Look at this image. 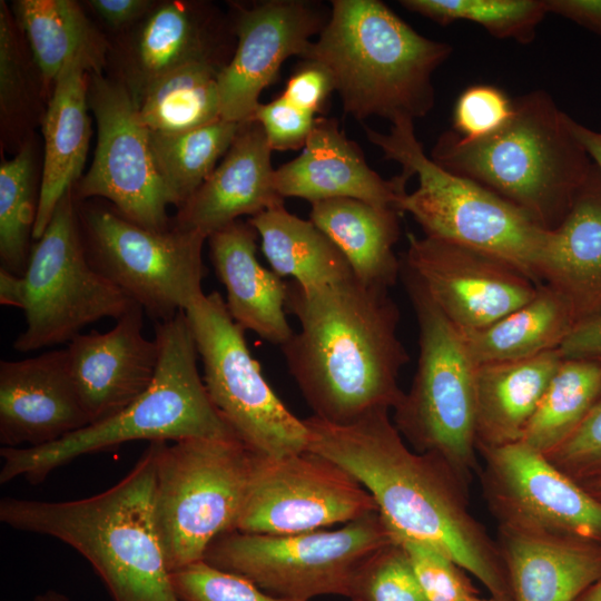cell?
<instances>
[{
	"instance_id": "cell-1",
	"label": "cell",
	"mask_w": 601,
	"mask_h": 601,
	"mask_svg": "<svg viewBox=\"0 0 601 601\" xmlns=\"http://www.w3.org/2000/svg\"><path fill=\"white\" fill-rule=\"evenodd\" d=\"M388 412L346 425L304 418L307 450L363 485L392 530L443 552L494 601H512L497 541L470 511V484L437 455L410 449Z\"/></svg>"
},
{
	"instance_id": "cell-2",
	"label": "cell",
	"mask_w": 601,
	"mask_h": 601,
	"mask_svg": "<svg viewBox=\"0 0 601 601\" xmlns=\"http://www.w3.org/2000/svg\"><path fill=\"white\" fill-rule=\"evenodd\" d=\"M286 311L300 329L280 348L314 416L346 425L398 404L404 393L398 375L410 356L388 289L354 275L309 287L292 282Z\"/></svg>"
},
{
	"instance_id": "cell-3",
	"label": "cell",
	"mask_w": 601,
	"mask_h": 601,
	"mask_svg": "<svg viewBox=\"0 0 601 601\" xmlns=\"http://www.w3.org/2000/svg\"><path fill=\"white\" fill-rule=\"evenodd\" d=\"M155 442L115 485L98 494L48 502L2 497L6 525L52 536L93 568L112 601H181L154 520Z\"/></svg>"
},
{
	"instance_id": "cell-4",
	"label": "cell",
	"mask_w": 601,
	"mask_h": 601,
	"mask_svg": "<svg viewBox=\"0 0 601 601\" xmlns=\"http://www.w3.org/2000/svg\"><path fill=\"white\" fill-rule=\"evenodd\" d=\"M572 122L549 93L535 90L513 100L510 120L496 132L466 140L446 130L430 157L553 230L593 167Z\"/></svg>"
},
{
	"instance_id": "cell-5",
	"label": "cell",
	"mask_w": 601,
	"mask_h": 601,
	"mask_svg": "<svg viewBox=\"0 0 601 601\" xmlns=\"http://www.w3.org/2000/svg\"><path fill=\"white\" fill-rule=\"evenodd\" d=\"M331 3L326 26L302 59L327 67L344 111L391 124L426 116L435 104L432 76L452 47L420 35L382 1Z\"/></svg>"
},
{
	"instance_id": "cell-6",
	"label": "cell",
	"mask_w": 601,
	"mask_h": 601,
	"mask_svg": "<svg viewBox=\"0 0 601 601\" xmlns=\"http://www.w3.org/2000/svg\"><path fill=\"white\" fill-rule=\"evenodd\" d=\"M155 339L159 363L146 392L117 415L56 442L36 447L2 446L0 483L23 476L37 484L75 459L137 440L237 437L214 406L200 377L199 355L186 313L155 322Z\"/></svg>"
},
{
	"instance_id": "cell-7",
	"label": "cell",
	"mask_w": 601,
	"mask_h": 601,
	"mask_svg": "<svg viewBox=\"0 0 601 601\" xmlns=\"http://www.w3.org/2000/svg\"><path fill=\"white\" fill-rule=\"evenodd\" d=\"M367 139L384 157L402 166L417 188L397 201L424 236L497 257L540 283V264L549 233L520 209L479 184L453 174L431 159L416 138L411 119L392 124L387 134L365 127Z\"/></svg>"
},
{
	"instance_id": "cell-8",
	"label": "cell",
	"mask_w": 601,
	"mask_h": 601,
	"mask_svg": "<svg viewBox=\"0 0 601 601\" xmlns=\"http://www.w3.org/2000/svg\"><path fill=\"white\" fill-rule=\"evenodd\" d=\"M400 277L416 316L420 351L411 387L393 408V423L414 451L437 455L471 484L480 467L476 365L459 329L403 264Z\"/></svg>"
},
{
	"instance_id": "cell-9",
	"label": "cell",
	"mask_w": 601,
	"mask_h": 601,
	"mask_svg": "<svg viewBox=\"0 0 601 601\" xmlns=\"http://www.w3.org/2000/svg\"><path fill=\"white\" fill-rule=\"evenodd\" d=\"M154 442V520L171 573L204 560L216 538L234 531L253 452L237 437Z\"/></svg>"
},
{
	"instance_id": "cell-10",
	"label": "cell",
	"mask_w": 601,
	"mask_h": 601,
	"mask_svg": "<svg viewBox=\"0 0 601 601\" xmlns=\"http://www.w3.org/2000/svg\"><path fill=\"white\" fill-rule=\"evenodd\" d=\"M392 541L388 524L375 511L334 530L226 532L210 543L204 561L277 597L304 601L322 595L348 598L361 566Z\"/></svg>"
},
{
	"instance_id": "cell-11",
	"label": "cell",
	"mask_w": 601,
	"mask_h": 601,
	"mask_svg": "<svg viewBox=\"0 0 601 601\" xmlns=\"http://www.w3.org/2000/svg\"><path fill=\"white\" fill-rule=\"evenodd\" d=\"M22 277L27 325L13 342L21 353L69 343L87 325L117 321L137 304L90 264L70 190L32 247Z\"/></svg>"
},
{
	"instance_id": "cell-12",
	"label": "cell",
	"mask_w": 601,
	"mask_h": 601,
	"mask_svg": "<svg viewBox=\"0 0 601 601\" xmlns=\"http://www.w3.org/2000/svg\"><path fill=\"white\" fill-rule=\"evenodd\" d=\"M214 406L253 453L283 457L307 450V428L276 395L252 356L245 331L217 292L185 311Z\"/></svg>"
},
{
	"instance_id": "cell-13",
	"label": "cell",
	"mask_w": 601,
	"mask_h": 601,
	"mask_svg": "<svg viewBox=\"0 0 601 601\" xmlns=\"http://www.w3.org/2000/svg\"><path fill=\"white\" fill-rule=\"evenodd\" d=\"M81 221L90 264L155 322L173 318L204 295L205 234L177 226L148 229L101 207L87 209Z\"/></svg>"
},
{
	"instance_id": "cell-14",
	"label": "cell",
	"mask_w": 601,
	"mask_h": 601,
	"mask_svg": "<svg viewBox=\"0 0 601 601\" xmlns=\"http://www.w3.org/2000/svg\"><path fill=\"white\" fill-rule=\"evenodd\" d=\"M483 499L497 530L601 549V501L523 442L477 451Z\"/></svg>"
},
{
	"instance_id": "cell-15",
	"label": "cell",
	"mask_w": 601,
	"mask_h": 601,
	"mask_svg": "<svg viewBox=\"0 0 601 601\" xmlns=\"http://www.w3.org/2000/svg\"><path fill=\"white\" fill-rule=\"evenodd\" d=\"M378 511L348 472L309 450L270 457L253 453L234 531L295 534L346 524Z\"/></svg>"
},
{
	"instance_id": "cell-16",
	"label": "cell",
	"mask_w": 601,
	"mask_h": 601,
	"mask_svg": "<svg viewBox=\"0 0 601 601\" xmlns=\"http://www.w3.org/2000/svg\"><path fill=\"white\" fill-rule=\"evenodd\" d=\"M88 102L98 129L92 164L78 187L80 198L102 197L130 221L148 229L168 228L175 200L154 159L149 129L129 87L92 75Z\"/></svg>"
},
{
	"instance_id": "cell-17",
	"label": "cell",
	"mask_w": 601,
	"mask_h": 601,
	"mask_svg": "<svg viewBox=\"0 0 601 601\" xmlns=\"http://www.w3.org/2000/svg\"><path fill=\"white\" fill-rule=\"evenodd\" d=\"M401 262L460 331L496 322L531 300L540 287L497 257L412 233Z\"/></svg>"
},
{
	"instance_id": "cell-18",
	"label": "cell",
	"mask_w": 601,
	"mask_h": 601,
	"mask_svg": "<svg viewBox=\"0 0 601 601\" xmlns=\"http://www.w3.org/2000/svg\"><path fill=\"white\" fill-rule=\"evenodd\" d=\"M329 14L331 8L304 0H266L239 9L234 23L237 46L217 76L221 118L250 120L260 92L275 81L283 62L305 55Z\"/></svg>"
},
{
	"instance_id": "cell-19",
	"label": "cell",
	"mask_w": 601,
	"mask_h": 601,
	"mask_svg": "<svg viewBox=\"0 0 601 601\" xmlns=\"http://www.w3.org/2000/svg\"><path fill=\"white\" fill-rule=\"evenodd\" d=\"M142 317L136 304L108 332L79 334L68 343L70 375L90 424L124 411L154 381L159 346L144 336Z\"/></svg>"
},
{
	"instance_id": "cell-20",
	"label": "cell",
	"mask_w": 601,
	"mask_h": 601,
	"mask_svg": "<svg viewBox=\"0 0 601 601\" xmlns=\"http://www.w3.org/2000/svg\"><path fill=\"white\" fill-rule=\"evenodd\" d=\"M90 424L72 382L67 348L0 362V443L36 447Z\"/></svg>"
},
{
	"instance_id": "cell-21",
	"label": "cell",
	"mask_w": 601,
	"mask_h": 601,
	"mask_svg": "<svg viewBox=\"0 0 601 601\" xmlns=\"http://www.w3.org/2000/svg\"><path fill=\"white\" fill-rule=\"evenodd\" d=\"M274 179L284 199L297 197L312 204L353 198L397 210L410 177L401 173L388 180L382 178L339 129L337 119L317 117L300 155L275 169Z\"/></svg>"
},
{
	"instance_id": "cell-22",
	"label": "cell",
	"mask_w": 601,
	"mask_h": 601,
	"mask_svg": "<svg viewBox=\"0 0 601 601\" xmlns=\"http://www.w3.org/2000/svg\"><path fill=\"white\" fill-rule=\"evenodd\" d=\"M272 151L262 126L243 122L221 162L178 208L175 226L208 237L244 215L284 204L275 186Z\"/></svg>"
},
{
	"instance_id": "cell-23",
	"label": "cell",
	"mask_w": 601,
	"mask_h": 601,
	"mask_svg": "<svg viewBox=\"0 0 601 601\" xmlns=\"http://www.w3.org/2000/svg\"><path fill=\"white\" fill-rule=\"evenodd\" d=\"M257 236L249 221L237 219L208 236L209 255L233 321L283 346L294 334L286 317L288 284L258 262Z\"/></svg>"
},
{
	"instance_id": "cell-24",
	"label": "cell",
	"mask_w": 601,
	"mask_h": 601,
	"mask_svg": "<svg viewBox=\"0 0 601 601\" xmlns=\"http://www.w3.org/2000/svg\"><path fill=\"white\" fill-rule=\"evenodd\" d=\"M539 275L565 299L575 325L601 315V174L594 164L564 219L550 230Z\"/></svg>"
},
{
	"instance_id": "cell-25",
	"label": "cell",
	"mask_w": 601,
	"mask_h": 601,
	"mask_svg": "<svg viewBox=\"0 0 601 601\" xmlns=\"http://www.w3.org/2000/svg\"><path fill=\"white\" fill-rule=\"evenodd\" d=\"M89 65L70 61L55 80L43 118L45 160L32 237L39 239L61 198L81 175L90 140L88 116Z\"/></svg>"
},
{
	"instance_id": "cell-26",
	"label": "cell",
	"mask_w": 601,
	"mask_h": 601,
	"mask_svg": "<svg viewBox=\"0 0 601 601\" xmlns=\"http://www.w3.org/2000/svg\"><path fill=\"white\" fill-rule=\"evenodd\" d=\"M563 361L559 349L512 362L476 366V451L520 442Z\"/></svg>"
},
{
	"instance_id": "cell-27",
	"label": "cell",
	"mask_w": 601,
	"mask_h": 601,
	"mask_svg": "<svg viewBox=\"0 0 601 601\" xmlns=\"http://www.w3.org/2000/svg\"><path fill=\"white\" fill-rule=\"evenodd\" d=\"M401 215L358 199L332 198L312 203L309 219L337 246L359 282L390 289L402 268L394 252Z\"/></svg>"
},
{
	"instance_id": "cell-28",
	"label": "cell",
	"mask_w": 601,
	"mask_h": 601,
	"mask_svg": "<svg viewBox=\"0 0 601 601\" xmlns=\"http://www.w3.org/2000/svg\"><path fill=\"white\" fill-rule=\"evenodd\" d=\"M512 601H577L601 578V549L560 545L497 530Z\"/></svg>"
},
{
	"instance_id": "cell-29",
	"label": "cell",
	"mask_w": 601,
	"mask_h": 601,
	"mask_svg": "<svg viewBox=\"0 0 601 601\" xmlns=\"http://www.w3.org/2000/svg\"><path fill=\"white\" fill-rule=\"evenodd\" d=\"M218 30L211 13L183 1H170L149 12L132 50L135 98L158 78L191 62L209 61L224 68Z\"/></svg>"
},
{
	"instance_id": "cell-30",
	"label": "cell",
	"mask_w": 601,
	"mask_h": 601,
	"mask_svg": "<svg viewBox=\"0 0 601 601\" xmlns=\"http://www.w3.org/2000/svg\"><path fill=\"white\" fill-rule=\"evenodd\" d=\"M575 326L565 299L550 286L540 285L535 296L496 322L460 331L476 365L530 358L559 349Z\"/></svg>"
},
{
	"instance_id": "cell-31",
	"label": "cell",
	"mask_w": 601,
	"mask_h": 601,
	"mask_svg": "<svg viewBox=\"0 0 601 601\" xmlns=\"http://www.w3.org/2000/svg\"><path fill=\"white\" fill-rule=\"evenodd\" d=\"M260 237L273 272L300 286H319L353 274L337 246L311 220L290 214L284 204L248 219Z\"/></svg>"
},
{
	"instance_id": "cell-32",
	"label": "cell",
	"mask_w": 601,
	"mask_h": 601,
	"mask_svg": "<svg viewBox=\"0 0 601 601\" xmlns=\"http://www.w3.org/2000/svg\"><path fill=\"white\" fill-rule=\"evenodd\" d=\"M221 69L196 61L148 85L136 97L142 124L152 132L176 134L220 119L217 76Z\"/></svg>"
},
{
	"instance_id": "cell-33",
	"label": "cell",
	"mask_w": 601,
	"mask_h": 601,
	"mask_svg": "<svg viewBox=\"0 0 601 601\" xmlns=\"http://www.w3.org/2000/svg\"><path fill=\"white\" fill-rule=\"evenodd\" d=\"M16 12L35 61L42 75L56 80L72 60H85L97 69L100 42L82 12L71 0H20Z\"/></svg>"
},
{
	"instance_id": "cell-34",
	"label": "cell",
	"mask_w": 601,
	"mask_h": 601,
	"mask_svg": "<svg viewBox=\"0 0 601 601\" xmlns=\"http://www.w3.org/2000/svg\"><path fill=\"white\" fill-rule=\"evenodd\" d=\"M601 397V361L563 358L521 442L546 455L584 421Z\"/></svg>"
},
{
	"instance_id": "cell-35",
	"label": "cell",
	"mask_w": 601,
	"mask_h": 601,
	"mask_svg": "<svg viewBox=\"0 0 601 601\" xmlns=\"http://www.w3.org/2000/svg\"><path fill=\"white\" fill-rule=\"evenodd\" d=\"M242 124L220 118L183 132L149 131L157 170L175 206L179 208L210 176L218 159L234 142Z\"/></svg>"
},
{
	"instance_id": "cell-36",
	"label": "cell",
	"mask_w": 601,
	"mask_h": 601,
	"mask_svg": "<svg viewBox=\"0 0 601 601\" xmlns=\"http://www.w3.org/2000/svg\"><path fill=\"white\" fill-rule=\"evenodd\" d=\"M405 9L446 26L462 20L500 39L529 43L548 13L543 0H402Z\"/></svg>"
},
{
	"instance_id": "cell-37",
	"label": "cell",
	"mask_w": 601,
	"mask_h": 601,
	"mask_svg": "<svg viewBox=\"0 0 601 601\" xmlns=\"http://www.w3.org/2000/svg\"><path fill=\"white\" fill-rule=\"evenodd\" d=\"M33 162L30 148H23L0 166V257L1 267L23 275L28 259V239L37 216Z\"/></svg>"
},
{
	"instance_id": "cell-38",
	"label": "cell",
	"mask_w": 601,
	"mask_h": 601,
	"mask_svg": "<svg viewBox=\"0 0 601 601\" xmlns=\"http://www.w3.org/2000/svg\"><path fill=\"white\" fill-rule=\"evenodd\" d=\"M351 601H427L406 554L396 541L377 550L352 583Z\"/></svg>"
},
{
	"instance_id": "cell-39",
	"label": "cell",
	"mask_w": 601,
	"mask_h": 601,
	"mask_svg": "<svg viewBox=\"0 0 601 601\" xmlns=\"http://www.w3.org/2000/svg\"><path fill=\"white\" fill-rule=\"evenodd\" d=\"M391 532L406 554L427 601H469L477 595L467 572L443 552L392 529Z\"/></svg>"
},
{
	"instance_id": "cell-40",
	"label": "cell",
	"mask_w": 601,
	"mask_h": 601,
	"mask_svg": "<svg viewBox=\"0 0 601 601\" xmlns=\"http://www.w3.org/2000/svg\"><path fill=\"white\" fill-rule=\"evenodd\" d=\"M170 578L181 601H304L270 594L250 580L204 560L171 572Z\"/></svg>"
},
{
	"instance_id": "cell-41",
	"label": "cell",
	"mask_w": 601,
	"mask_h": 601,
	"mask_svg": "<svg viewBox=\"0 0 601 601\" xmlns=\"http://www.w3.org/2000/svg\"><path fill=\"white\" fill-rule=\"evenodd\" d=\"M513 114V100L493 85L476 83L464 89L453 110V130L475 140L500 130Z\"/></svg>"
},
{
	"instance_id": "cell-42",
	"label": "cell",
	"mask_w": 601,
	"mask_h": 601,
	"mask_svg": "<svg viewBox=\"0 0 601 601\" xmlns=\"http://www.w3.org/2000/svg\"><path fill=\"white\" fill-rule=\"evenodd\" d=\"M545 456L581 485L601 477V397L580 426Z\"/></svg>"
},
{
	"instance_id": "cell-43",
	"label": "cell",
	"mask_w": 601,
	"mask_h": 601,
	"mask_svg": "<svg viewBox=\"0 0 601 601\" xmlns=\"http://www.w3.org/2000/svg\"><path fill=\"white\" fill-rule=\"evenodd\" d=\"M316 117L279 96L259 104L252 119L257 121L272 150L303 149Z\"/></svg>"
},
{
	"instance_id": "cell-44",
	"label": "cell",
	"mask_w": 601,
	"mask_h": 601,
	"mask_svg": "<svg viewBox=\"0 0 601 601\" xmlns=\"http://www.w3.org/2000/svg\"><path fill=\"white\" fill-rule=\"evenodd\" d=\"M333 91H336L335 81L327 67L315 60L303 59L287 80L282 96L315 116Z\"/></svg>"
},
{
	"instance_id": "cell-45",
	"label": "cell",
	"mask_w": 601,
	"mask_h": 601,
	"mask_svg": "<svg viewBox=\"0 0 601 601\" xmlns=\"http://www.w3.org/2000/svg\"><path fill=\"white\" fill-rule=\"evenodd\" d=\"M14 35L8 12L1 3L0 13V93L6 110L18 97L20 70Z\"/></svg>"
},
{
	"instance_id": "cell-46",
	"label": "cell",
	"mask_w": 601,
	"mask_h": 601,
	"mask_svg": "<svg viewBox=\"0 0 601 601\" xmlns=\"http://www.w3.org/2000/svg\"><path fill=\"white\" fill-rule=\"evenodd\" d=\"M559 351L563 358L601 361V315L577 324Z\"/></svg>"
},
{
	"instance_id": "cell-47",
	"label": "cell",
	"mask_w": 601,
	"mask_h": 601,
	"mask_svg": "<svg viewBox=\"0 0 601 601\" xmlns=\"http://www.w3.org/2000/svg\"><path fill=\"white\" fill-rule=\"evenodd\" d=\"M552 12L601 36V0H543Z\"/></svg>"
},
{
	"instance_id": "cell-48",
	"label": "cell",
	"mask_w": 601,
	"mask_h": 601,
	"mask_svg": "<svg viewBox=\"0 0 601 601\" xmlns=\"http://www.w3.org/2000/svg\"><path fill=\"white\" fill-rule=\"evenodd\" d=\"M87 3L111 26L131 22L150 7L146 0H90Z\"/></svg>"
},
{
	"instance_id": "cell-49",
	"label": "cell",
	"mask_w": 601,
	"mask_h": 601,
	"mask_svg": "<svg viewBox=\"0 0 601 601\" xmlns=\"http://www.w3.org/2000/svg\"><path fill=\"white\" fill-rule=\"evenodd\" d=\"M0 303L23 311L24 307V282L22 275H17L8 269L0 268Z\"/></svg>"
},
{
	"instance_id": "cell-50",
	"label": "cell",
	"mask_w": 601,
	"mask_h": 601,
	"mask_svg": "<svg viewBox=\"0 0 601 601\" xmlns=\"http://www.w3.org/2000/svg\"><path fill=\"white\" fill-rule=\"evenodd\" d=\"M572 128L601 174V131H594L573 120Z\"/></svg>"
},
{
	"instance_id": "cell-51",
	"label": "cell",
	"mask_w": 601,
	"mask_h": 601,
	"mask_svg": "<svg viewBox=\"0 0 601 601\" xmlns=\"http://www.w3.org/2000/svg\"><path fill=\"white\" fill-rule=\"evenodd\" d=\"M577 601H601V578L594 582Z\"/></svg>"
},
{
	"instance_id": "cell-52",
	"label": "cell",
	"mask_w": 601,
	"mask_h": 601,
	"mask_svg": "<svg viewBox=\"0 0 601 601\" xmlns=\"http://www.w3.org/2000/svg\"><path fill=\"white\" fill-rule=\"evenodd\" d=\"M33 601H70V600L63 593L50 589L36 595Z\"/></svg>"
},
{
	"instance_id": "cell-53",
	"label": "cell",
	"mask_w": 601,
	"mask_h": 601,
	"mask_svg": "<svg viewBox=\"0 0 601 601\" xmlns=\"http://www.w3.org/2000/svg\"><path fill=\"white\" fill-rule=\"evenodd\" d=\"M582 486L585 487L593 496L601 501V477L588 482Z\"/></svg>"
},
{
	"instance_id": "cell-54",
	"label": "cell",
	"mask_w": 601,
	"mask_h": 601,
	"mask_svg": "<svg viewBox=\"0 0 601 601\" xmlns=\"http://www.w3.org/2000/svg\"><path fill=\"white\" fill-rule=\"evenodd\" d=\"M469 601H494V600L491 598L489 599L480 598L477 594V595L472 597Z\"/></svg>"
}]
</instances>
